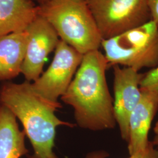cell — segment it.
I'll return each mask as SVG.
<instances>
[{
    "label": "cell",
    "mask_w": 158,
    "mask_h": 158,
    "mask_svg": "<svg viewBox=\"0 0 158 158\" xmlns=\"http://www.w3.org/2000/svg\"><path fill=\"white\" fill-rule=\"evenodd\" d=\"M31 83L26 80L20 84L4 82L0 87V104L22 123L34 149L28 158H58L53 152L56 128L60 125L72 128L74 125L58 118L55 111L62 107L60 103L38 96Z\"/></svg>",
    "instance_id": "obj_2"
},
{
    "label": "cell",
    "mask_w": 158,
    "mask_h": 158,
    "mask_svg": "<svg viewBox=\"0 0 158 158\" xmlns=\"http://www.w3.org/2000/svg\"><path fill=\"white\" fill-rule=\"evenodd\" d=\"M27 31L29 33L28 42L21 73L26 81L31 82L40 77L47 57L55 50L60 40L55 29L40 15L29 25Z\"/></svg>",
    "instance_id": "obj_8"
},
{
    "label": "cell",
    "mask_w": 158,
    "mask_h": 158,
    "mask_svg": "<svg viewBox=\"0 0 158 158\" xmlns=\"http://www.w3.org/2000/svg\"><path fill=\"white\" fill-rule=\"evenodd\" d=\"M130 156L128 158H158V149L155 147L152 141H150L144 150ZM107 156V153L101 151L89 153L85 158H106Z\"/></svg>",
    "instance_id": "obj_13"
},
{
    "label": "cell",
    "mask_w": 158,
    "mask_h": 158,
    "mask_svg": "<svg viewBox=\"0 0 158 158\" xmlns=\"http://www.w3.org/2000/svg\"><path fill=\"white\" fill-rule=\"evenodd\" d=\"M28 39L27 30L0 37V81L11 80L21 73Z\"/></svg>",
    "instance_id": "obj_11"
},
{
    "label": "cell",
    "mask_w": 158,
    "mask_h": 158,
    "mask_svg": "<svg viewBox=\"0 0 158 158\" xmlns=\"http://www.w3.org/2000/svg\"><path fill=\"white\" fill-rule=\"evenodd\" d=\"M153 144L155 147H156L158 149V135H155L152 141Z\"/></svg>",
    "instance_id": "obj_16"
},
{
    "label": "cell",
    "mask_w": 158,
    "mask_h": 158,
    "mask_svg": "<svg viewBox=\"0 0 158 158\" xmlns=\"http://www.w3.org/2000/svg\"><path fill=\"white\" fill-rule=\"evenodd\" d=\"M153 131H154V132H155V135H158V121L156 122V124L155 125Z\"/></svg>",
    "instance_id": "obj_18"
},
{
    "label": "cell",
    "mask_w": 158,
    "mask_h": 158,
    "mask_svg": "<svg viewBox=\"0 0 158 158\" xmlns=\"http://www.w3.org/2000/svg\"><path fill=\"white\" fill-rule=\"evenodd\" d=\"M141 97L129 119L128 150L130 155L144 150L148 145V134L158 109V93L141 89Z\"/></svg>",
    "instance_id": "obj_9"
},
{
    "label": "cell",
    "mask_w": 158,
    "mask_h": 158,
    "mask_svg": "<svg viewBox=\"0 0 158 158\" xmlns=\"http://www.w3.org/2000/svg\"><path fill=\"white\" fill-rule=\"evenodd\" d=\"M140 87L141 89L158 93V64L155 68L143 74Z\"/></svg>",
    "instance_id": "obj_14"
},
{
    "label": "cell",
    "mask_w": 158,
    "mask_h": 158,
    "mask_svg": "<svg viewBox=\"0 0 158 158\" xmlns=\"http://www.w3.org/2000/svg\"><path fill=\"white\" fill-rule=\"evenodd\" d=\"M38 15L32 0H0V37L25 31Z\"/></svg>",
    "instance_id": "obj_10"
},
{
    "label": "cell",
    "mask_w": 158,
    "mask_h": 158,
    "mask_svg": "<svg viewBox=\"0 0 158 158\" xmlns=\"http://www.w3.org/2000/svg\"><path fill=\"white\" fill-rule=\"evenodd\" d=\"M108 68L118 65L139 72L158 64V26L152 19L111 38L102 40Z\"/></svg>",
    "instance_id": "obj_4"
},
{
    "label": "cell",
    "mask_w": 158,
    "mask_h": 158,
    "mask_svg": "<svg viewBox=\"0 0 158 158\" xmlns=\"http://www.w3.org/2000/svg\"><path fill=\"white\" fill-rule=\"evenodd\" d=\"M102 40L111 38L151 19L148 0H84Z\"/></svg>",
    "instance_id": "obj_5"
},
{
    "label": "cell",
    "mask_w": 158,
    "mask_h": 158,
    "mask_svg": "<svg viewBox=\"0 0 158 158\" xmlns=\"http://www.w3.org/2000/svg\"><path fill=\"white\" fill-rule=\"evenodd\" d=\"M107 61L99 50L83 55L66 93L61 97L73 107L80 127L94 131L113 129L117 124L106 79Z\"/></svg>",
    "instance_id": "obj_1"
},
{
    "label": "cell",
    "mask_w": 158,
    "mask_h": 158,
    "mask_svg": "<svg viewBox=\"0 0 158 158\" xmlns=\"http://www.w3.org/2000/svg\"><path fill=\"white\" fill-rule=\"evenodd\" d=\"M83 55L60 40L55 50V56L48 68L33 83L31 87L40 97L56 102L66 93L76 74Z\"/></svg>",
    "instance_id": "obj_6"
},
{
    "label": "cell",
    "mask_w": 158,
    "mask_h": 158,
    "mask_svg": "<svg viewBox=\"0 0 158 158\" xmlns=\"http://www.w3.org/2000/svg\"><path fill=\"white\" fill-rule=\"evenodd\" d=\"M151 19L158 26V0H148Z\"/></svg>",
    "instance_id": "obj_15"
},
{
    "label": "cell",
    "mask_w": 158,
    "mask_h": 158,
    "mask_svg": "<svg viewBox=\"0 0 158 158\" xmlns=\"http://www.w3.org/2000/svg\"><path fill=\"white\" fill-rule=\"evenodd\" d=\"M38 3V5H42V4H44L46 3V2L49 1V0H35Z\"/></svg>",
    "instance_id": "obj_17"
},
{
    "label": "cell",
    "mask_w": 158,
    "mask_h": 158,
    "mask_svg": "<svg viewBox=\"0 0 158 158\" xmlns=\"http://www.w3.org/2000/svg\"><path fill=\"white\" fill-rule=\"evenodd\" d=\"M25 135L13 113L0 104V158H20L27 155L29 151L25 143Z\"/></svg>",
    "instance_id": "obj_12"
},
{
    "label": "cell",
    "mask_w": 158,
    "mask_h": 158,
    "mask_svg": "<svg viewBox=\"0 0 158 158\" xmlns=\"http://www.w3.org/2000/svg\"><path fill=\"white\" fill-rule=\"evenodd\" d=\"M39 15L53 27L60 40L83 55L101 46V34L84 0H49L39 6Z\"/></svg>",
    "instance_id": "obj_3"
},
{
    "label": "cell",
    "mask_w": 158,
    "mask_h": 158,
    "mask_svg": "<svg viewBox=\"0 0 158 158\" xmlns=\"http://www.w3.org/2000/svg\"><path fill=\"white\" fill-rule=\"evenodd\" d=\"M114 112L121 138H129L130 115L140 101V87L143 74L132 68L114 66Z\"/></svg>",
    "instance_id": "obj_7"
}]
</instances>
